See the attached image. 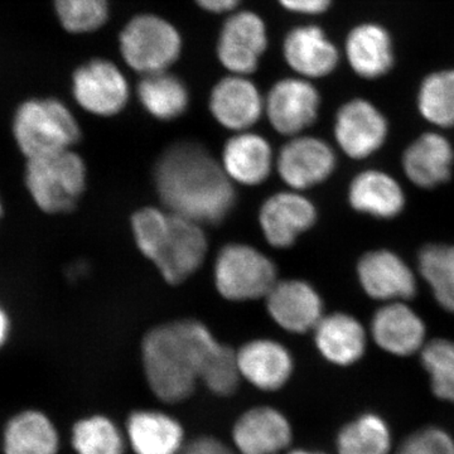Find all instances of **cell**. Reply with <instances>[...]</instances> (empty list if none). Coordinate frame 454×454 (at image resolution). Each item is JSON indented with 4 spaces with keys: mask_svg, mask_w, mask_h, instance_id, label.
I'll return each mask as SVG.
<instances>
[{
    "mask_svg": "<svg viewBox=\"0 0 454 454\" xmlns=\"http://www.w3.org/2000/svg\"><path fill=\"white\" fill-rule=\"evenodd\" d=\"M240 378L236 352L219 342L203 366L201 381L211 393L229 396L238 389Z\"/></svg>",
    "mask_w": 454,
    "mask_h": 454,
    "instance_id": "35",
    "label": "cell"
},
{
    "mask_svg": "<svg viewBox=\"0 0 454 454\" xmlns=\"http://www.w3.org/2000/svg\"><path fill=\"white\" fill-rule=\"evenodd\" d=\"M348 199L352 210L376 220H394L404 212L406 193L399 179L387 170H361L352 178Z\"/></svg>",
    "mask_w": 454,
    "mask_h": 454,
    "instance_id": "21",
    "label": "cell"
},
{
    "mask_svg": "<svg viewBox=\"0 0 454 454\" xmlns=\"http://www.w3.org/2000/svg\"><path fill=\"white\" fill-rule=\"evenodd\" d=\"M369 334L387 354L409 357L419 354L426 345L427 325L409 301H390L372 313Z\"/></svg>",
    "mask_w": 454,
    "mask_h": 454,
    "instance_id": "14",
    "label": "cell"
},
{
    "mask_svg": "<svg viewBox=\"0 0 454 454\" xmlns=\"http://www.w3.org/2000/svg\"><path fill=\"white\" fill-rule=\"evenodd\" d=\"M400 164L406 179L415 187L434 190L452 178L454 146L443 131H426L403 151Z\"/></svg>",
    "mask_w": 454,
    "mask_h": 454,
    "instance_id": "17",
    "label": "cell"
},
{
    "mask_svg": "<svg viewBox=\"0 0 454 454\" xmlns=\"http://www.w3.org/2000/svg\"><path fill=\"white\" fill-rule=\"evenodd\" d=\"M124 433L134 454H179L186 446L182 424L155 409L131 411Z\"/></svg>",
    "mask_w": 454,
    "mask_h": 454,
    "instance_id": "26",
    "label": "cell"
},
{
    "mask_svg": "<svg viewBox=\"0 0 454 454\" xmlns=\"http://www.w3.org/2000/svg\"><path fill=\"white\" fill-rule=\"evenodd\" d=\"M127 438L116 423L104 414L80 418L71 429L76 454H125Z\"/></svg>",
    "mask_w": 454,
    "mask_h": 454,
    "instance_id": "31",
    "label": "cell"
},
{
    "mask_svg": "<svg viewBox=\"0 0 454 454\" xmlns=\"http://www.w3.org/2000/svg\"><path fill=\"white\" fill-rule=\"evenodd\" d=\"M396 454H404V453H400V452H397Z\"/></svg>",
    "mask_w": 454,
    "mask_h": 454,
    "instance_id": "43",
    "label": "cell"
},
{
    "mask_svg": "<svg viewBox=\"0 0 454 454\" xmlns=\"http://www.w3.org/2000/svg\"><path fill=\"white\" fill-rule=\"evenodd\" d=\"M356 276L367 297L381 304L411 301L419 291L417 269L385 247L363 254L357 262Z\"/></svg>",
    "mask_w": 454,
    "mask_h": 454,
    "instance_id": "10",
    "label": "cell"
},
{
    "mask_svg": "<svg viewBox=\"0 0 454 454\" xmlns=\"http://www.w3.org/2000/svg\"><path fill=\"white\" fill-rule=\"evenodd\" d=\"M276 278L274 262L247 245H227L215 264V283L230 301L264 297L277 283Z\"/></svg>",
    "mask_w": 454,
    "mask_h": 454,
    "instance_id": "7",
    "label": "cell"
},
{
    "mask_svg": "<svg viewBox=\"0 0 454 454\" xmlns=\"http://www.w3.org/2000/svg\"><path fill=\"white\" fill-rule=\"evenodd\" d=\"M269 313L284 330L306 333L324 317V301L310 284L301 280L276 283L267 294Z\"/></svg>",
    "mask_w": 454,
    "mask_h": 454,
    "instance_id": "20",
    "label": "cell"
},
{
    "mask_svg": "<svg viewBox=\"0 0 454 454\" xmlns=\"http://www.w3.org/2000/svg\"><path fill=\"white\" fill-rule=\"evenodd\" d=\"M0 447L3 454H59L61 437L46 411L28 408L17 411L5 422Z\"/></svg>",
    "mask_w": 454,
    "mask_h": 454,
    "instance_id": "23",
    "label": "cell"
},
{
    "mask_svg": "<svg viewBox=\"0 0 454 454\" xmlns=\"http://www.w3.org/2000/svg\"><path fill=\"white\" fill-rule=\"evenodd\" d=\"M193 2L206 13L223 16V14H230L238 11L243 0H193Z\"/></svg>",
    "mask_w": 454,
    "mask_h": 454,
    "instance_id": "39",
    "label": "cell"
},
{
    "mask_svg": "<svg viewBox=\"0 0 454 454\" xmlns=\"http://www.w3.org/2000/svg\"><path fill=\"white\" fill-rule=\"evenodd\" d=\"M226 175L239 184H262L273 164V152L268 140L250 131H240L227 140L223 153Z\"/></svg>",
    "mask_w": 454,
    "mask_h": 454,
    "instance_id": "27",
    "label": "cell"
},
{
    "mask_svg": "<svg viewBox=\"0 0 454 454\" xmlns=\"http://www.w3.org/2000/svg\"><path fill=\"white\" fill-rule=\"evenodd\" d=\"M118 43L122 61L140 76L169 71L184 52V37L177 27L148 12L125 23Z\"/></svg>",
    "mask_w": 454,
    "mask_h": 454,
    "instance_id": "6",
    "label": "cell"
},
{
    "mask_svg": "<svg viewBox=\"0 0 454 454\" xmlns=\"http://www.w3.org/2000/svg\"><path fill=\"white\" fill-rule=\"evenodd\" d=\"M131 226L140 252L170 284L184 282L205 259L207 240L195 221L146 207L134 215Z\"/></svg>",
    "mask_w": 454,
    "mask_h": 454,
    "instance_id": "3",
    "label": "cell"
},
{
    "mask_svg": "<svg viewBox=\"0 0 454 454\" xmlns=\"http://www.w3.org/2000/svg\"><path fill=\"white\" fill-rule=\"evenodd\" d=\"M339 454H389L391 432L384 418L361 414L340 428L336 438Z\"/></svg>",
    "mask_w": 454,
    "mask_h": 454,
    "instance_id": "32",
    "label": "cell"
},
{
    "mask_svg": "<svg viewBox=\"0 0 454 454\" xmlns=\"http://www.w3.org/2000/svg\"><path fill=\"white\" fill-rule=\"evenodd\" d=\"M313 331L319 354L333 365H355L365 356L369 333L356 317L342 312L324 316Z\"/></svg>",
    "mask_w": 454,
    "mask_h": 454,
    "instance_id": "25",
    "label": "cell"
},
{
    "mask_svg": "<svg viewBox=\"0 0 454 454\" xmlns=\"http://www.w3.org/2000/svg\"><path fill=\"white\" fill-rule=\"evenodd\" d=\"M13 138L26 160L73 149L82 137L73 112L57 98H31L13 118Z\"/></svg>",
    "mask_w": 454,
    "mask_h": 454,
    "instance_id": "4",
    "label": "cell"
},
{
    "mask_svg": "<svg viewBox=\"0 0 454 454\" xmlns=\"http://www.w3.org/2000/svg\"><path fill=\"white\" fill-rule=\"evenodd\" d=\"M215 121L226 129L247 131L264 114V97L250 76L226 74L215 83L208 98Z\"/></svg>",
    "mask_w": 454,
    "mask_h": 454,
    "instance_id": "18",
    "label": "cell"
},
{
    "mask_svg": "<svg viewBox=\"0 0 454 454\" xmlns=\"http://www.w3.org/2000/svg\"><path fill=\"white\" fill-rule=\"evenodd\" d=\"M217 340L205 325L179 321L155 327L143 340V366L160 402L176 404L192 395Z\"/></svg>",
    "mask_w": 454,
    "mask_h": 454,
    "instance_id": "2",
    "label": "cell"
},
{
    "mask_svg": "<svg viewBox=\"0 0 454 454\" xmlns=\"http://www.w3.org/2000/svg\"><path fill=\"white\" fill-rule=\"evenodd\" d=\"M179 454H238L231 447L214 437L196 438L184 446Z\"/></svg>",
    "mask_w": 454,
    "mask_h": 454,
    "instance_id": "38",
    "label": "cell"
},
{
    "mask_svg": "<svg viewBox=\"0 0 454 454\" xmlns=\"http://www.w3.org/2000/svg\"><path fill=\"white\" fill-rule=\"evenodd\" d=\"M343 57L349 70L360 79L366 82L384 79L396 64L393 35L381 23H358L346 35Z\"/></svg>",
    "mask_w": 454,
    "mask_h": 454,
    "instance_id": "15",
    "label": "cell"
},
{
    "mask_svg": "<svg viewBox=\"0 0 454 454\" xmlns=\"http://www.w3.org/2000/svg\"><path fill=\"white\" fill-rule=\"evenodd\" d=\"M315 205L298 193L271 196L260 210V225L268 243L276 247H291L298 236L315 225Z\"/></svg>",
    "mask_w": 454,
    "mask_h": 454,
    "instance_id": "22",
    "label": "cell"
},
{
    "mask_svg": "<svg viewBox=\"0 0 454 454\" xmlns=\"http://www.w3.org/2000/svg\"><path fill=\"white\" fill-rule=\"evenodd\" d=\"M2 215H3V203H2V200H0V217H2Z\"/></svg>",
    "mask_w": 454,
    "mask_h": 454,
    "instance_id": "42",
    "label": "cell"
},
{
    "mask_svg": "<svg viewBox=\"0 0 454 454\" xmlns=\"http://www.w3.org/2000/svg\"><path fill=\"white\" fill-rule=\"evenodd\" d=\"M284 454H327L318 452V450H303V448H297V450H288Z\"/></svg>",
    "mask_w": 454,
    "mask_h": 454,
    "instance_id": "41",
    "label": "cell"
},
{
    "mask_svg": "<svg viewBox=\"0 0 454 454\" xmlns=\"http://www.w3.org/2000/svg\"><path fill=\"white\" fill-rule=\"evenodd\" d=\"M389 134V119L369 98H349L334 115V140L351 160H364L379 153Z\"/></svg>",
    "mask_w": 454,
    "mask_h": 454,
    "instance_id": "9",
    "label": "cell"
},
{
    "mask_svg": "<svg viewBox=\"0 0 454 454\" xmlns=\"http://www.w3.org/2000/svg\"><path fill=\"white\" fill-rule=\"evenodd\" d=\"M397 452L405 454H454V438L446 430L429 427L405 439Z\"/></svg>",
    "mask_w": 454,
    "mask_h": 454,
    "instance_id": "36",
    "label": "cell"
},
{
    "mask_svg": "<svg viewBox=\"0 0 454 454\" xmlns=\"http://www.w3.org/2000/svg\"><path fill=\"white\" fill-rule=\"evenodd\" d=\"M277 166L286 184L295 190H307L333 176L337 155L324 139L297 136L280 149Z\"/></svg>",
    "mask_w": 454,
    "mask_h": 454,
    "instance_id": "16",
    "label": "cell"
},
{
    "mask_svg": "<svg viewBox=\"0 0 454 454\" xmlns=\"http://www.w3.org/2000/svg\"><path fill=\"white\" fill-rule=\"evenodd\" d=\"M282 56L295 76L315 82L336 73L342 53L318 25L293 27L284 35Z\"/></svg>",
    "mask_w": 454,
    "mask_h": 454,
    "instance_id": "13",
    "label": "cell"
},
{
    "mask_svg": "<svg viewBox=\"0 0 454 454\" xmlns=\"http://www.w3.org/2000/svg\"><path fill=\"white\" fill-rule=\"evenodd\" d=\"M415 106L434 129H454V67L439 68L423 77Z\"/></svg>",
    "mask_w": 454,
    "mask_h": 454,
    "instance_id": "29",
    "label": "cell"
},
{
    "mask_svg": "<svg viewBox=\"0 0 454 454\" xmlns=\"http://www.w3.org/2000/svg\"><path fill=\"white\" fill-rule=\"evenodd\" d=\"M241 378L262 391L282 389L293 373V358L279 342L255 340L236 352Z\"/></svg>",
    "mask_w": 454,
    "mask_h": 454,
    "instance_id": "24",
    "label": "cell"
},
{
    "mask_svg": "<svg viewBox=\"0 0 454 454\" xmlns=\"http://www.w3.org/2000/svg\"><path fill=\"white\" fill-rule=\"evenodd\" d=\"M278 4L298 16L318 17L333 8L334 0H277Z\"/></svg>",
    "mask_w": 454,
    "mask_h": 454,
    "instance_id": "37",
    "label": "cell"
},
{
    "mask_svg": "<svg viewBox=\"0 0 454 454\" xmlns=\"http://www.w3.org/2000/svg\"><path fill=\"white\" fill-rule=\"evenodd\" d=\"M154 179L167 208L197 223H219L234 206L229 176L199 143L170 145L155 166Z\"/></svg>",
    "mask_w": 454,
    "mask_h": 454,
    "instance_id": "1",
    "label": "cell"
},
{
    "mask_svg": "<svg viewBox=\"0 0 454 454\" xmlns=\"http://www.w3.org/2000/svg\"><path fill=\"white\" fill-rule=\"evenodd\" d=\"M268 46V27L264 18L250 9H238L227 14L221 26L216 57L227 73L252 76L258 71Z\"/></svg>",
    "mask_w": 454,
    "mask_h": 454,
    "instance_id": "8",
    "label": "cell"
},
{
    "mask_svg": "<svg viewBox=\"0 0 454 454\" xmlns=\"http://www.w3.org/2000/svg\"><path fill=\"white\" fill-rule=\"evenodd\" d=\"M136 91L145 112L158 121H175L184 115L190 106L186 83L170 70L140 77Z\"/></svg>",
    "mask_w": 454,
    "mask_h": 454,
    "instance_id": "28",
    "label": "cell"
},
{
    "mask_svg": "<svg viewBox=\"0 0 454 454\" xmlns=\"http://www.w3.org/2000/svg\"><path fill=\"white\" fill-rule=\"evenodd\" d=\"M321 106V92L315 83L300 76L278 80L264 97L268 121L283 136H301L312 127Z\"/></svg>",
    "mask_w": 454,
    "mask_h": 454,
    "instance_id": "11",
    "label": "cell"
},
{
    "mask_svg": "<svg viewBox=\"0 0 454 454\" xmlns=\"http://www.w3.org/2000/svg\"><path fill=\"white\" fill-rule=\"evenodd\" d=\"M417 271L435 303L454 315V244L424 245L418 253Z\"/></svg>",
    "mask_w": 454,
    "mask_h": 454,
    "instance_id": "30",
    "label": "cell"
},
{
    "mask_svg": "<svg viewBox=\"0 0 454 454\" xmlns=\"http://www.w3.org/2000/svg\"><path fill=\"white\" fill-rule=\"evenodd\" d=\"M59 23L73 35L97 32L109 20V0H55Z\"/></svg>",
    "mask_w": 454,
    "mask_h": 454,
    "instance_id": "34",
    "label": "cell"
},
{
    "mask_svg": "<svg viewBox=\"0 0 454 454\" xmlns=\"http://www.w3.org/2000/svg\"><path fill=\"white\" fill-rule=\"evenodd\" d=\"M11 333V318H9L7 310L3 309L2 304H0V349L7 345Z\"/></svg>",
    "mask_w": 454,
    "mask_h": 454,
    "instance_id": "40",
    "label": "cell"
},
{
    "mask_svg": "<svg viewBox=\"0 0 454 454\" xmlns=\"http://www.w3.org/2000/svg\"><path fill=\"white\" fill-rule=\"evenodd\" d=\"M73 95L85 112L109 118L127 106L130 86L118 65L106 59H92L74 70Z\"/></svg>",
    "mask_w": 454,
    "mask_h": 454,
    "instance_id": "12",
    "label": "cell"
},
{
    "mask_svg": "<svg viewBox=\"0 0 454 454\" xmlns=\"http://www.w3.org/2000/svg\"><path fill=\"white\" fill-rule=\"evenodd\" d=\"M419 355L433 394L443 402L454 403V340L443 337L427 340Z\"/></svg>",
    "mask_w": 454,
    "mask_h": 454,
    "instance_id": "33",
    "label": "cell"
},
{
    "mask_svg": "<svg viewBox=\"0 0 454 454\" xmlns=\"http://www.w3.org/2000/svg\"><path fill=\"white\" fill-rule=\"evenodd\" d=\"M238 454H280L291 447L292 424L271 406H255L239 417L231 432Z\"/></svg>",
    "mask_w": 454,
    "mask_h": 454,
    "instance_id": "19",
    "label": "cell"
},
{
    "mask_svg": "<svg viewBox=\"0 0 454 454\" xmlns=\"http://www.w3.org/2000/svg\"><path fill=\"white\" fill-rule=\"evenodd\" d=\"M25 184L35 205L44 214H68L86 188L85 162L73 149L26 160Z\"/></svg>",
    "mask_w": 454,
    "mask_h": 454,
    "instance_id": "5",
    "label": "cell"
}]
</instances>
